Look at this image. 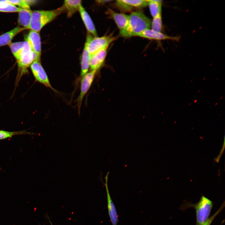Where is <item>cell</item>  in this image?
Here are the masks:
<instances>
[{
  "label": "cell",
  "instance_id": "cell-19",
  "mask_svg": "<svg viewBox=\"0 0 225 225\" xmlns=\"http://www.w3.org/2000/svg\"><path fill=\"white\" fill-rule=\"evenodd\" d=\"M147 0L151 14L153 18L162 14V0Z\"/></svg>",
  "mask_w": 225,
  "mask_h": 225
},
{
  "label": "cell",
  "instance_id": "cell-22",
  "mask_svg": "<svg viewBox=\"0 0 225 225\" xmlns=\"http://www.w3.org/2000/svg\"><path fill=\"white\" fill-rule=\"evenodd\" d=\"M24 42H18L11 43L9 44L11 51L16 59H18L22 49Z\"/></svg>",
  "mask_w": 225,
  "mask_h": 225
},
{
  "label": "cell",
  "instance_id": "cell-15",
  "mask_svg": "<svg viewBox=\"0 0 225 225\" xmlns=\"http://www.w3.org/2000/svg\"><path fill=\"white\" fill-rule=\"evenodd\" d=\"M32 12L30 9L21 8L18 12V23L25 29H29Z\"/></svg>",
  "mask_w": 225,
  "mask_h": 225
},
{
  "label": "cell",
  "instance_id": "cell-30",
  "mask_svg": "<svg viewBox=\"0 0 225 225\" xmlns=\"http://www.w3.org/2000/svg\"><path fill=\"white\" fill-rule=\"evenodd\" d=\"M222 97H221V98H220V99H221L222 98Z\"/></svg>",
  "mask_w": 225,
  "mask_h": 225
},
{
  "label": "cell",
  "instance_id": "cell-16",
  "mask_svg": "<svg viewBox=\"0 0 225 225\" xmlns=\"http://www.w3.org/2000/svg\"><path fill=\"white\" fill-rule=\"evenodd\" d=\"M25 29L17 26L12 30L0 36V47L9 44L13 38L20 32Z\"/></svg>",
  "mask_w": 225,
  "mask_h": 225
},
{
  "label": "cell",
  "instance_id": "cell-4",
  "mask_svg": "<svg viewBox=\"0 0 225 225\" xmlns=\"http://www.w3.org/2000/svg\"><path fill=\"white\" fill-rule=\"evenodd\" d=\"M188 205L195 209L197 225H201L209 217L213 207V202L208 198L202 196L197 203Z\"/></svg>",
  "mask_w": 225,
  "mask_h": 225
},
{
  "label": "cell",
  "instance_id": "cell-31",
  "mask_svg": "<svg viewBox=\"0 0 225 225\" xmlns=\"http://www.w3.org/2000/svg\"><path fill=\"white\" fill-rule=\"evenodd\" d=\"M200 91V90H199L198 91V92H199Z\"/></svg>",
  "mask_w": 225,
  "mask_h": 225
},
{
  "label": "cell",
  "instance_id": "cell-8",
  "mask_svg": "<svg viewBox=\"0 0 225 225\" xmlns=\"http://www.w3.org/2000/svg\"><path fill=\"white\" fill-rule=\"evenodd\" d=\"M32 50L37 56L36 60L40 61L41 47L40 37L39 32L31 30L26 38Z\"/></svg>",
  "mask_w": 225,
  "mask_h": 225
},
{
  "label": "cell",
  "instance_id": "cell-13",
  "mask_svg": "<svg viewBox=\"0 0 225 225\" xmlns=\"http://www.w3.org/2000/svg\"><path fill=\"white\" fill-rule=\"evenodd\" d=\"M83 22L88 32L94 37L97 33L94 24L89 15L81 5L79 10Z\"/></svg>",
  "mask_w": 225,
  "mask_h": 225
},
{
  "label": "cell",
  "instance_id": "cell-28",
  "mask_svg": "<svg viewBox=\"0 0 225 225\" xmlns=\"http://www.w3.org/2000/svg\"><path fill=\"white\" fill-rule=\"evenodd\" d=\"M218 103V102H217V103L215 104V105H216Z\"/></svg>",
  "mask_w": 225,
  "mask_h": 225
},
{
  "label": "cell",
  "instance_id": "cell-11",
  "mask_svg": "<svg viewBox=\"0 0 225 225\" xmlns=\"http://www.w3.org/2000/svg\"><path fill=\"white\" fill-rule=\"evenodd\" d=\"M109 174V172H108L105 176V184L107 193L108 213L112 225H117L118 222V215L115 207L110 195L108 188V182Z\"/></svg>",
  "mask_w": 225,
  "mask_h": 225
},
{
  "label": "cell",
  "instance_id": "cell-1",
  "mask_svg": "<svg viewBox=\"0 0 225 225\" xmlns=\"http://www.w3.org/2000/svg\"><path fill=\"white\" fill-rule=\"evenodd\" d=\"M151 21L142 12L138 11L132 12L129 15L128 24L126 28L120 32L125 38L137 36L144 30L151 27Z\"/></svg>",
  "mask_w": 225,
  "mask_h": 225
},
{
  "label": "cell",
  "instance_id": "cell-26",
  "mask_svg": "<svg viewBox=\"0 0 225 225\" xmlns=\"http://www.w3.org/2000/svg\"><path fill=\"white\" fill-rule=\"evenodd\" d=\"M111 1H111V0H99V1H97L98 3H105L106 2H110Z\"/></svg>",
  "mask_w": 225,
  "mask_h": 225
},
{
  "label": "cell",
  "instance_id": "cell-23",
  "mask_svg": "<svg viewBox=\"0 0 225 225\" xmlns=\"http://www.w3.org/2000/svg\"><path fill=\"white\" fill-rule=\"evenodd\" d=\"M152 29L156 31L161 32L162 29V14L153 18L151 22Z\"/></svg>",
  "mask_w": 225,
  "mask_h": 225
},
{
  "label": "cell",
  "instance_id": "cell-5",
  "mask_svg": "<svg viewBox=\"0 0 225 225\" xmlns=\"http://www.w3.org/2000/svg\"><path fill=\"white\" fill-rule=\"evenodd\" d=\"M115 39L114 37L110 35L97 37L88 35L84 47L92 55L102 49L108 48Z\"/></svg>",
  "mask_w": 225,
  "mask_h": 225
},
{
  "label": "cell",
  "instance_id": "cell-17",
  "mask_svg": "<svg viewBox=\"0 0 225 225\" xmlns=\"http://www.w3.org/2000/svg\"><path fill=\"white\" fill-rule=\"evenodd\" d=\"M81 5V0H67L64 1L63 6L67 12L68 17L70 18L79 11Z\"/></svg>",
  "mask_w": 225,
  "mask_h": 225
},
{
  "label": "cell",
  "instance_id": "cell-20",
  "mask_svg": "<svg viewBox=\"0 0 225 225\" xmlns=\"http://www.w3.org/2000/svg\"><path fill=\"white\" fill-rule=\"evenodd\" d=\"M21 8L9 3L7 0H0V12H19Z\"/></svg>",
  "mask_w": 225,
  "mask_h": 225
},
{
  "label": "cell",
  "instance_id": "cell-25",
  "mask_svg": "<svg viewBox=\"0 0 225 225\" xmlns=\"http://www.w3.org/2000/svg\"><path fill=\"white\" fill-rule=\"evenodd\" d=\"M225 206L224 202L221 206L219 209L212 216L201 225H211L216 216L221 212Z\"/></svg>",
  "mask_w": 225,
  "mask_h": 225
},
{
  "label": "cell",
  "instance_id": "cell-29",
  "mask_svg": "<svg viewBox=\"0 0 225 225\" xmlns=\"http://www.w3.org/2000/svg\"><path fill=\"white\" fill-rule=\"evenodd\" d=\"M205 78H204V79H203V80H204L205 79Z\"/></svg>",
  "mask_w": 225,
  "mask_h": 225
},
{
  "label": "cell",
  "instance_id": "cell-21",
  "mask_svg": "<svg viewBox=\"0 0 225 225\" xmlns=\"http://www.w3.org/2000/svg\"><path fill=\"white\" fill-rule=\"evenodd\" d=\"M30 133L25 130L8 131L0 130V140L11 138L13 136L23 134H30Z\"/></svg>",
  "mask_w": 225,
  "mask_h": 225
},
{
  "label": "cell",
  "instance_id": "cell-6",
  "mask_svg": "<svg viewBox=\"0 0 225 225\" xmlns=\"http://www.w3.org/2000/svg\"><path fill=\"white\" fill-rule=\"evenodd\" d=\"M97 71L91 70L81 78L80 91L76 101L78 112L80 113L82 103L84 97L90 89L94 80Z\"/></svg>",
  "mask_w": 225,
  "mask_h": 225
},
{
  "label": "cell",
  "instance_id": "cell-33",
  "mask_svg": "<svg viewBox=\"0 0 225 225\" xmlns=\"http://www.w3.org/2000/svg\"><path fill=\"white\" fill-rule=\"evenodd\" d=\"M190 104V105L191 104V103H190L189 104V105Z\"/></svg>",
  "mask_w": 225,
  "mask_h": 225
},
{
  "label": "cell",
  "instance_id": "cell-27",
  "mask_svg": "<svg viewBox=\"0 0 225 225\" xmlns=\"http://www.w3.org/2000/svg\"><path fill=\"white\" fill-rule=\"evenodd\" d=\"M197 101V100H195L194 101V102L195 103V102H196Z\"/></svg>",
  "mask_w": 225,
  "mask_h": 225
},
{
  "label": "cell",
  "instance_id": "cell-3",
  "mask_svg": "<svg viewBox=\"0 0 225 225\" xmlns=\"http://www.w3.org/2000/svg\"><path fill=\"white\" fill-rule=\"evenodd\" d=\"M36 55L32 50L27 41H24L23 45L18 59L16 60L18 68L19 77L25 74L28 67L36 60Z\"/></svg>",
  "mask_w": 225,
  "mask_h": 225
},
{
  "label": "cell",
  "instance_id": "cell-18",
  "mask_svg": "<svg viewBox=\"0 0 225 225\" xmlns=\"http://www.w3.org/2000/svg\"><path fill=\"white\" fill-rule=\"evenodd\" d=\"M91 55L84 47L81 61L80 79L88 72L90 67Z\"/></svg>",
  "mask_w": 225,
  "mask_h": 225
},
{
  "label": "cell",
  "instance_id": "cell-2",
  "mask_svg": "<svg viewBox=\"0 0 225 225\" xmlns=\"http://www.w3.org/2000/svg\"><path fill=\"white\" fill-rule=\"evenodd\" d=\"M64 11L62 6L52 10L32 11L29 29L39 32L44 26L54 19Z\"/></svg>",
  "mask_w": 225,
  "mask_h": 225
},
{
  "label": "cell",
  "instance_id": "cell-7",
  "mask_svg": "<svg viewBox=\"0 0 225 225\" xmlns=\"http://www.w3.org/2000/svg\"><path fill=\"white\" fill-rule=\"evenodd\" d=\"M30 68L36 80L53 91H56L52 86L40 61L35 60L31 65Z\"/></svg>",
  "mask_w": 225,
  "mask_h": 225
},
{
  "label": "cell",
  "instance_id": "cell-32",
  "mask_svg": "<svg viewBox=\"0 0 225 225\" xmlns=\"http://www.w3.org/2000/svg\"><path fill=\"white\" fill-rule=\"evenodd\" d=\"M192 81H193V79L191 81V82H192Z\"/></svg>",
  "mask_w": 225,
  "mask_h": 225
},
{
  "label": "cell",
  "instance_id": "cell-24",
  "mask_svg": "<svg viewBox=\"0 0 225 225\" xmlns=\"http://www.w3.org/2000/svg\"><path fill=\"white\" fill-rule=\"evenodd\" d=\"M7 1L15 6L17 5L19 7V8L25 9H30V5L34 3L35 1L26 0H7Z\"/></svg>",
  "mask_w": 225,
  "mask_h": 225
},
{
  "label": "cell",
  "instance_id": "cell-14",
  "mask_svg": "<svg viewBox=\"0 0 225 225\" xmlns=\"http://www.w3.org/2000/svg\"><path fill=\"white\" fill-rule=\"evenodd\" d=\"M109 12L120 30L122 31L128 25L129 20V15L122 13H118L112 10Z\"/></svg>",
  "mask_w": 225,
  "mask_h": 225
},
{
  "label": "cell",
  "instance_id": "cell-12",
  "mask_svg": "<svg viewBox=\"0 0 225 225\" xmlns=\"http://www.w3.org/2000/svg\"><path fill=\"white\" fill-rule=\"evenodd\" d=\"M117 5L120 8L129 10L132 7L141 8L148 5L147 0H117Z\"/></svg>",
  "mask_w": 225,
  "mask_h": 225
},
{
  "label": "cell",
  "instance_id": "cell-9",
  "mask_svg": "<svg viewBox=\"0 0 225 225\" xmlns=\"http://www.w3.org/2000/svg\"><path fill=\"white\" fill-rule=\"evenodd\" d=\"M137 36L156 40H171L178 41L180 37L177 36L172 37L158 32L150 28L147 29L139 33Z\"/></svg>",
  "mask_w": 225,
  "mask_h": 225
},
{
  "label": "cell",
  "instance_id": "cell-10",
  "mask_svg": "<svg viewBox=\"0 0 225 225\" xmlns=\"http://www.w3.org/2000/svg\"><path fill=\"white\" fill-rule=\"evenodd\" d=\"M108 48L102 49L91 55L90 67L91 70L98 71L104 62Z\"/></svg>",
  "mask_w": 225,
  "mask_h": 225
}]
</instances>
